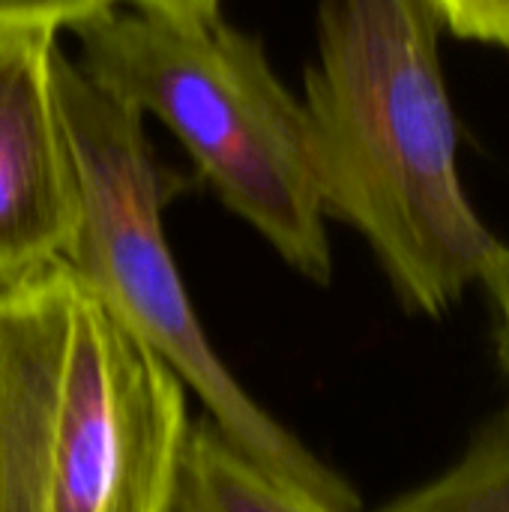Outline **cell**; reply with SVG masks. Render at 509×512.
<instances>
[{
	"instance_id": "obj_1",
	"label": "cell",
	"mask_w": 509,
	"mask_h": 512,
	"mask_svg": "<svg viewBox=\"0 0 509 512\" xmlns=\"http://www.w3.org/2000/svg\"><path fill=\"white\" fill-rule=\"evenodd\" d=\"M441 30L429 0H324L303 99L324 216L369 243L423 318L453 312L498 243L459 177Z\"/></svg>"
},
{
	"instance_id": "obj_11",
	"label": "cell",
	"mask_w": 509,
	"mask_h": 512,
	"mask_svg": "<svg viewBox=\"0 0 509 512\" xmlns=\"http://www.w3.org/2000/svg\"><path fill=\"white\" fill-rule=\"evenodd\" d=\"M219 3L222 0H129V6L168 15L177 21H213L219 18Z\"/></svg>"
},
{
	"instance_id": "obj_4",
	"label": "cell",
	"mask_w": 509,
	"mask_h": 512,
	"mask_svg": "<svg viewBox=\"0 0 509 512\" xmlns=\"http://www.w3.org/2000/svg\"><path fill=\"white\" fill-rule=\"evenodd\" d=\"M72 33L84 51L78 66L99 87L159 117L231 213L297 273L330 282L309 117L255 36L222 18L177 21L135 6Z\"/></svg>"
},
{
	"instance_id": "obj_8",
	"label": "cell",
	"mask_w": 509,
	"mask_h": 512,
	"mask_svg": "<svg viewBox=\"0 0 509 512\" xmlns=\"http://www.w3.org/2000/svg\"><path fill=\"white\" fill-rule=\"evenodd\" d=\"M117 6H129V0H0V27L78 30Z\"/></svg>"
},
{
	"instance_id": "obj_2",
	"label": "cell",
	"mask_w": 509,
	"mask_h": 512,
	"mask_svg": "<svg viewBox=\"0 0 509 512\" xmlns=\"http://www.w3.org/2000/svg\"><path fill=\"white\" fill-rule=\"evenodd\" d=\"M186 384L66 261L0 282V512H171Z\"/></svg>"
},
{
	"instance_id": "obj_7",
	"label": "cell",
	"mask_w": 509,
	"mask_h": 512,
	"mask_svg": "<svg viewBox=\"0 0 509 512\" xmlns=\"http://www.w3.org/2000/svg\"><path fill=\"white\" fill-rule=\"evenodd\" d=\"M378 512H509V411L489 420L444 474Z\"/></svg>"
},
{
	"instance_id": "obj_6",
	"label": "cell",
	"mask_w": 509,
	"mask_h": 512,
	"mask_svg": "<svg viewBox=\"0 0 509 512\" xmlns=\"http://www.w3.org/2000/svg\"><path fill=\"white\" fill-rule=\"evenodd\" d=\"M171 512H342L264 468L210 420L189 429Z\"/></svg>"
},
{
	"instance_id": "obj_9",
	"label": "cell",
	"mask_w": 509,
	"mask_h": 512,
	"mask_svg": "<svg viewBox=\"0 0 509 512\" xmlns=\"http://www.w3.org/2000/svg\"><path fill=\"white\" fill-rule=\"evenodd\" d=\"M456 39L509 51V0H429Z\"/></svg>"
},
{
	"instance_id": "obj_10",
	"label": "cell",
	"mask_w": 509,
	"mask_h": 512,
	"mask_svg": "<svg viewBox=\"0 0 509 512\" xmlns=\"http://www.w3.org/2000/svg\"><path fill=\"white\" fill-rule=\"evenodd\" d=\"M477 285L486 291V300L492 306V318H495V351H498V363L501 372L509 381V246L507 243H495V249L489 252Z\"/></svg>"
},
{
	"instance_id": "obj_5",
	"label": "cell",
	"mask_w": 509,
	"mask_h": 512,
	"mask_svg": "<svg viewBox=\"0 0 509 512\" xmlns=\"http://www.w3.org/2000/svg\"><path fill=\"white\" fill-rule=\"evenodd\" d=\"M57 48L54 30L0 27V282L60 261L75 225Z\"/></svg>"
},
{
	"instance_id": "obj_3",
	"label": "cell",
	"mask_w": 509,
	"mask_h": 512,
	"mask_svg": "<svg viewBox=\"0 0 509 512\" xmlns=\"http://www.w3.org/2000/svg\"><path fill=\"white\" fill-rule=\"evenodd\" d=\"M54 90L75 180V225L60 261L168 363L225 438L336 510L360 512L354 486L276 423L213 351L165 237L168 183L147 141L144 114L99 87L60 48Z\"/></svg>"
}]
</instances>
